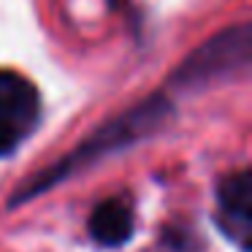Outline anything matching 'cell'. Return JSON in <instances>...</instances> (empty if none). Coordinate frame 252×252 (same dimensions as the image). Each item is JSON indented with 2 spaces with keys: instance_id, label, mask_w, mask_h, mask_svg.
<instances>
[{
  "instance_id": "obj_1",
  "label": "cell",
  "mask_w": 252,
  "mask_h": 252,
  "mask_svg": "<svg viewBox=\"0 0 252 252\" xmlns=\"http://www.w3.org/2000/svg\"><path fill=\"white\" fill-rule=\"evenodd\" d=\"M171 100L165 95H152V98L136 103L133 109H127L125 114H120L117 120L106 122L100 130H95L87 141H82L73 152H68L65 158H60L57 163H52L49 168H44L41 174L30 176L22 187L11 195L8 206H22L25 201L41 195L44 190H49L52 185H60L68 174L84 168L87 163L106 158V155H114L120 149H127L130 144L141 141V138L152 136L155 130L165 125L171 120Z\"/></svg>"
},
{
  "instance_id": "obj_2",
  "label": "cell",
  "mask_w": 252,
  "mask_h": 252,
  "mask_svg": "<svg viewBox=\"0 0 252 252\" xmlns=\"http://www.w3.org/2000/svg\"><path fill=\"white\" fill-rule=\"evenodd\" d=\"M252 52V30L250 25L225 28L212 41L198 46L185 63L174 71L171 84L176 87H206L220 79H228L233 73H241L250 65Z\"/></svg>"
},
{
  "instance_id": "obj_3",
  "label": "cell",
  "mask_w": 252,
  "mask_h": 252,
  "mask_svg": "<svg viewBox=\"0 0 252 252\" xmlns=\"http://www.w3.org/2000/svg\"><path fill=\"white\" fill-rule=\"evenodd\" d=\"M41 117V95L30 79L14 71H0V158L11 155Z\"/></svg>"
},
{
  "instance_id": "obj_4",
  "label": "cell",
  "mask_w": 252,
  "mask_h": 252,
  "mask_svg": "<svg viewBox=\"0 0 252 252\" xmlns=\"http://www.w3.org/2000/svg\"><path fill=\"white\" fill-rule=\"evenodd\" d=\"M217 222L220 230L239 247L250 252L252 241V174L250 168L233 171L217 187Z\"/></svg>"
},
{
  "instance_id": "obj_5",
  "label": "cell",
  "mask_w": 252,
  "mask_h": 252,
  "mask_svg": "<svg viewBox=\"0 0 252 252\" xmlns=\"http://www.w3.org/2000/svg\"><path fill=\"white\" fill-rule=\"evenodd\" d=\"M90 236L100 247H122L133 236V206L125 198H106L90 214Z\"/></svg>"
}]
</instances>
